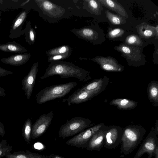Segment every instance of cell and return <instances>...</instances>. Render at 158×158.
Wrapping results in <instances>:
<instances>
[{"label": "cell", "instance_id": "obj_1", "mask_svg": "<svg viewBox=\"0 0 158 158\" xmlns=\"http://www.w3.org/2000/svg\"><path fill=\"white\" fill-rule=\"evenodd\" d=\"M54 75L61 78H75L86 82L91 79L90 72L70 62L59 61L50 63L41 77L44 79Z\"/></svg>", "mask_w": 158, "mask_h": 158}, {"label": "cell", "instance_id": "obj_2", "mask_svg": "<svg viewBox=\"0 0 158 158\" xmlns=\"http://www.w3.org/2000/svg\"><path fill=\"white\" fill-rule=\"evenodd\" d=\"M146 129L139 125H131L124 129L121 139L120 154L122 157L132 152L141 142L146 133Z\"/></svg>", "mask_w": 158, "mask_h": 158}, {"label": "cell", "instance_id": "obj_3", "mask_svg": "<svg viewBox=\"0 0 158 158\" xmlns=\"http://www.w3.org/2000/svg\"><path fill=\"white\" fill-rule=\"evenodd\" d=\"M77 85L72 81L52 85L40 90L36 95V102L39 104L61 98L66 96Z\"/></svg>", "mask_w": 158, "mask_h": 158}, {"label": "cell", "instance_id": "obj_4", "mask_svg": "<svg viewBox=\"0 0 158 158\" xmlns=\"http://www.w3.org/2000/svg\"><path fill=\"white\" fill-rule=\"evenodd\" d=\"M92 125V122L88 118L76 117L68 119L60 127L58 133L63 138L81 132Z\"/></svg>", "mask_w": 158, "mask_h": 158}, {"label": "cell", "instance_id": "obj_5", "mask_svg": "<svg viewBox=\"0 0 158 158\" xmlns=\"http://www.w3.org/2000/svg\"><path fill=\"white\" fill-rule=\"evenodd\" d=\"M115 50L121 53V56L127 60L130 66L138 67L144 65V57L141 52V47L130 46L120 44L115 46Z\"/></svg>", "mask_w": 158, "mask_h": 158}, {"label": "cell", "instance_id": "obj_6", "mask_svg": "<svg viewBox=\"0 0 158 158\" xmlns=\"http://www.w3.org/2000/svg\"><path fill=\"white\" fill-rule=\"evenodd\" d=\"M105 134L104 147L107 149L117 147L121 143L124 129L117 126H104L102 127Z\"/></svg>", "mask_w": 158, "mask_h": 158}, {"label": "cell", "instance_id": "obj_7", "mask_svg": "<svg viewBox=\"0 0 158 158\" xmlns=\"http://www.w3.org/2000/svg\"><path fill=\"white\" fill-rule=\"evenodd\" d=\"M152 127L144 140L133 158H140L145 154L148 158H152L156 150L158 149V139Z\"/></svg>", "mask_w": 158, "mask_h": 158}, {"label": "cell", "instance_id": "obj_8", "mask_svg": "<svg viewBox=\"0 0 158 158\" xmlns=\"http://www.w3.org/2000/svg\"><path fill=\"white\" fill-rule=\"evenodd\" d=\"M105 125L101 123L89 127L75 135L66 142L67 144L77 147L86 146L93 135Z\"/></svg>", "mask_w": 158, "mask_h": 158}, {"label": "cell", "instance_id": "obj_9", "mask_svg": "<svg viewBox=\"0 0 158 158\" xmlns=\"http://www.w3.org/2000/svg\"><path fill=\"white\" fill-rule=\"evenodd\" d=\"M101 29L93 25L80 28L73 29L71 31L79 38L89 41L94 45L100 44L101 38Z\"/></svg>", "mask_w": 158, "mask_h": 158}, {"label": "cell", "instance_id": "obj_10", "mask_svg": "<svg viewBox=\"0 0 158 158\" xmlns=\"http://www.w3.org/2000/svg\"><path fill=\"white\" fill-rule=\"evenodd\" d=\"M43 15L49 17L56 19L63 17L65 14L66 10L59 6L47 0H35L34 1ZM40 12V13H41Z\"/></svg>", "mask_w": 158, "mask_h": 158}, {"label": "cell", "instance_id": "obj_11", "mask_svg": "<svg viewBox=\"0 0 158 158\" xmlns=\"http://www.w3.org/2000/svg\"><path fill=\"white\" fill-rule=\"evenodd\" d=\"M81 60H89L98 64L103 70L108 72H121L124 71V66L120 64L114 58L110 56H97L92 58L80 57Z\"/></svg>", "mask_w": 158, "mask_h": 158}, {"label": "cell", "instance_id": "obj_12", "mask_svg": "<svg viewBox=\"0 0 158 158\" xmlns=\"http://www.w3.org/2000/svg\"><path fill=\"white\" fill-rule=\"evenodd\" d=\"M53 116L52 111L41 115L32 125L31 138L35 139L42 135L50 124Z\"/></svg>", "mask_w": 158, "mask_h": 158}, {"label": "cell", "instance_id": "obj_13", "mask_svg": "<svg viewBox=\"0 0 158 158\" xmlns=\"http://www.w3.org/2000/svg\"><path fill=\"white\" fill-rule=\"evenodd\" d=\"M38 62L32 65L28 74L21 81L22 89L28 100H29L33 91L38 71Z\"/></svg>", "mask_w": 158, "mask_h": 158}, {"label": "cell", "instance_id": "obj_14", "mask_svg": "<svg viewBox=\"0 0 158 158\" xmlns=\"http://www.w3.org/2000/svg\"><path fill=\"white\" fill-rule=\"evenodd\" d=\"M98 94L93 92L77 89L76 91L70 95L67 99H64V102H67L68 106L72 104H79L90 100Z\"/></svg>", "mask_w": 158, "mask_h": 158}, {"label": "cell", "instance_id": "obj_15", "mask_svg": "<svg viewBox=\"0 0 158 158\" xmlns=\"http://www.w3.org/2000/svg\"><path fill=\"white\" fill-rule=\"evenodd\" d=\"M28 12L27 10H24L15 18L10 31L9 37L10 38H16L23 35V26L26 18Z\"/></svg>", "mask_w": 158, "mask_h": 158}, {"label": "cell", "instance_id": "obj_16", "mask_svg": "<svg viewBox=\"0 0 158 158\" xmlns=\"http://www.w3.org/2000/svg\"><path fill=\"white\" fill-rule=\"evenodd\" d=\"M109 78L106 76L94 80L83 86L79 89L95 92L98 94L104 90L108 85Z\"/></svg>", "mask_w": 158, "mask_h": 158}, {"label": "cell", "instance_id": "obj_17", "mask_svg": "<svg viewBox=\"0 0 158 158\" xmlns=\"http://www.w3.org/2000/svg\"><path fill=\"white\" fill-rule=\"evenodd\" d=\"M105 134L102 128L95 133L89 141L87 149L89 151H100L104 147Z\"/></svg>", "mask_w": 158, "mask_h": 158}, {"label": "cell", "instance_id": "obj_18", "mask_svg": "<svg viewBox=\"0 0 158 158\" xmlns=\"http://www.w3.org/2000/svg\"><path fill=\"white\" fill-rule=\"evenodd\" d=\"M31 57L30 53H21L2 58L0 61L4 63L11 65L20 66L27 63Z\"/></svg>", "mask_w": 158, "mask_h": 158}, {"label": "cell", "instance_id": "obj_19", "mask_svg": "<svg viewBox=\"0 0 158 158\" xmlns=\"http://www.w3.org/2000/svg\"><path fill=\"white\" fill-rule=\"evenodd\" d=\"M158 25L156 27L150 25L143 22L137 27V31L139 36L145 39L149 38L154 36L158 38Z\"/></svg>", "mask_w": 158, "mask_h": 158}, {"label": "cell", "instance_id": "obj_20", "mask_svg": "<svg viewBox=\"0 0 158 158\" xmlns=\"http://www.w3.org/2000/svg\"><path fill=\"white\" fill-rule=\"evenodd\" d=\"M98 1L102 6L117 13L126 19L128 18V15L125 9L117 0H98Z\"/></svg>", "mask_w": 158, "mask_h": 158}, {"label": "cell", "instance_id": "obj_21", "mask_svg": "<svg viewBox=\"0 0 158 158\" xmlns=\"http://www.w3.org/2000/svg\"><path fill=\"white\" fill-rule=\"evenodd\" d=\"M111 105L116 106L119 109L129 110L135 108L138 103L134 101L127 99L117 98L111 101L109 103Z\"/></svg>", "mask_w": 158, "mask_h": 158}, {"label": "cell", "instance_id": "obj_22", "mask_svg": "<svg viewBox=\"0 0 158 158\" xmlns=\"http://www.w3.org/2000/svg\"><path fill=\"white\" fill-rule=\"evenodd\" d=\"M0 50L4 52L20 53L27 51V49L15 41L0 44Z\"/></svg>", "mask_w": 158, "mask_h": 158}, {"label": "cell", "instance_id": "obj_23", "mask_svg": "<svg viewBox=\"0 0 158 158\" xmlns=\"http://www.w3.org/2000/svg\"><path fill=\"white\" fill-rule=\"evenodd\" d=\"M148 98L155 106H158V82L152 81L148 85L147 88Z\"/></svg>", "mask_w": 158, "mask_h": 158}, {"label": "cell", "instance_id": "obj_24", "mask_svg": "<svg viewBox=\"0 0 158 158\" xmlns=\"http://www.w3.org/2000/svg\"><path fill=\"white\" fill-rule=\"evenodd\" d=\"M23 34L25 35V40L28 44L33 45L35 40L36 33L31 27L30 21L27 22L25 28L23 29Z\"/></svg>", "mask_w": 158, "mask_h": 158}, {"label": "cell", "instance_id": "obj_25", "mask_svg": "<svg viewBox=\"0 0 158 158\" xmlns=\"http://www.w3.org/2000/svg\"><path fill=\"white\" fill-rule=\"evenodd\" d=\"M84 1L89 12L97 15L101 14L103 6L98 0H85Z\"/></svg>", "mask_w": 158, "mask_h": 158}, {"label": "cell", "instance_id": "obj_26", "mask_svg": "<svg viewBox=\"0 0 158 158\" xmlns=\"http://www.w3.org/2000/svg\"><path fill=\"white\" fill-rule=\"evenodd\" d=\"M105 13L109 22L114 25H120L126 23V18L121 15L113 13L109 10H106Z\"/></svg>", "mask_w": 158, "mask_h": 158}, {"label": "cell", "instance_id": "obj_27", "mask_svg": "<svg viewBox=\"0 0 158 158\" xmlns=\"http://www.w3.org/2000/svg\"><path fill=\"white\" fill-rule=\"evenodd\" d=\"M5 157L6 158H43L34 153L24 151L10 153Z\"/></svg>", "mask_w": 158, "mask_h": 158}, {"label": "cell", "instance_id": "obj_28", "mask_svg": "<svg viewBox=\"0 0 158 158\" xmlns=\"http://www.w3.org/2000/svg\"><path fill=\"white\" fill-rule=\"evenodd\" d=\"M72 48L67 45L51 49L46 51V53L48 56L53 55L64 54L68 52H72Z\"/></svg>", "mask_w": 158, "mask_h": 158}, {"label": "cell", "instance_id": "obj_29", "mask_svg": "<svg viewBox=\"0 0 158 158\" xmlns=\"http://www.w3.org/2000/svg\"><path fill=\"white\" fill-rule=\"evenodd\" d=\"M32 127L31 120L28 118L25 122L22 129L23 136L28 144L30 143L31 140Z\"/></svg>", "mask_w": 158, "mask_h": 158}, {"label": "cell", "instance_id": "obj_30", "mask_svg": "<svg viewBox=\"0 0 158 158\" xmlns=\"http://www.w3.org/2000/svg\"><path fill=\"white\" fill-rule=\"evenodd\" d=\"M124 44L128 45L141 47L143 42L138 35L133 34L126 37Z\"/></svg>", "mask_w": 158, "mask_h": 158}, {"label": "cell", "instance_id": "obj_31", "mask_svg": "<svg viewBox=\"0 0 158 158\" xmlns=\"http://www.w3.org/2000/svg\"><path fill=\"white\" fill-rule=\"evenodd\" d=\"M124 30L121 28H116L109 29L107 36L110 40H116L122 37L124 34Z\"/></svg>", "mask_w": 158, "mask_h": 158}, {"label": "cell", "instance_id": "obj_32", "mask_svg": "<svg viewBox=\"0 0 158 158\" xmlns=\"http://www.w3.org/2000/svg\"><path fill=\"white\" fill-rule=\"evenodd\" d=\"M12 149V146L9 145L6 140H2L0 142V158L5 157Z\"/></svg>", "mask_w": 158, "mask_h": 158}, {"label": "cell", "instance_id": "obj_33", "mask_svg": "<svg viewBox=\"0 0 158 158\" xmlns=\"http://www.w3.org/2000/svg\"><path fill=\"white\" fill-rule=\"evenodd\" d=\"M72 52L58 55H56L48 57V61L50 63L53 62L62 61L68 58L71 55Z\"/></svg>", "mask_w": 158, "mask_h": 158}, {"label": "cell", "instance_id": "obj_34", "mask_svg": "<svg viewBox=\"0 0 158 158\" xmlns=\"http://www.w3.org/2000/svg\"><path fill=\"white\" fill-rule=\"evenodd\" d=\"M13 73V72L6 70L0 67V77H4L8 75L11 74Z\"/></svg>", "mask_w": 158, "mask_h": 158}, {"label": "cell", "instance_id": "obj_35", "mask_svg": "<svg viewBox=\"0 0 158 158\" xmlns=\"http://www.w3.org/2000/svg\"><path fill=\"white\" fill-rule=\"evenodd\" d=\"M5 129L4 124L0 122V135L3 136L5 134Z\"/></svg>", "mask_w": 158, "mask_h": 158}, {"label": "cell", "instance_id": "obj_36", "mask_svg": "<svg viewBox=\"0 0 158 158\" xmlns=\"http://www.w3.org/2000/svg\"><path fill=\"white\" fill-rule=\"evenodd\" d=\"M6 95L5 89L3 88L0 87V97H4Z\"/></svg>", "mask_w": 158, "mask_h": 158}, {"label": "cell", "instance_id": "obj_37", "mask_svg": "<svg viewBox=\"0 0 158 158\" xmlns=\"http://www.w3.org/2000/svg\"><path fill=\"white\" fill-rule=\"evenodd\" d=\"M154 131L155 133L156 134V135H158V122L157 120V122L156 123V127L155 128H154Z\"/></svg>", "mask_w": 158, "mask_h": 158}, {"label": "cell", "instance_id": "obj_38", "mask_svg": "<svg viewBox=\"0 0 158 158\" xmlns=\"http://www.w3.org/2000/svg\"><path fill=\"white\" fill-rule=\"evenodd\" d=\"M155 158H158V149H157L154 153Z\"/></svg>", "mask_w": 158, "mask_h": 158}, {"label": "cell", "instance_id": "obj_39", "mask_svg": "<svg viewBox=\"0 0 158 158\" xmlns=\"http://www.w3.org/2000/svg\"><path fill=\"white\" fill-rule=\"evenodd\" d=\"M54 158H64L58 156H55L54 157Z\"/></svg>", "mask_w": 158, "mask_h": 158}, {"label": "cell", "instance_id": "obj_40", "mask_svg": "<svg viewBox=\"0 0 158 158\" xmlns=\"http://www.w3.org/2000/svg\"><path fill=\"white\" fill-rule=\"evenodd\" d=\"M1 14H0V21H1Z\"/></svg>", "mask_w": 158, "mask_h": 158}]
</instances>
